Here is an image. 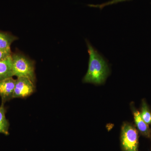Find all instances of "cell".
<instances>
[{"label":"cell","instance_id":"obj_1","mask_svg":"<svg viewBox=\"0 0 151 151\" xmlns=\"http://www.w3.org/2000/svg\"><path fill=\"white\" fill-rule=\"evenodd\" d=\"M86 42L89 58L88 70L83 82L96 85L104 84L110 73L108 62L88 40Z\"/></svg>","mask_w":151,"mask_h":151},{"label":"cell","instance_id":"obj_6","mask_svg":"<svg viewBox=\"0 0 151 151\" xmlns=\"http://www.w3.org/2000/svg\"><path fill=\"white\" fill-rule=\"evenodd\" d=\"M132 109L137 129L144 137L151 138V132L149 125L144 122L139 111L137 110L133 105L132 106Z\"/></svg>","mask_w":151,"mask_h":151},{"label":"cell","instance_id":"obj_4","mask_svg":"<svg viewBox=\"0 0 151 151\" xmlns=\"http://www.w3.org/2000/svg\"><path fill=\"white\" fill-rule=\"evenodd\" d=\"M35 90L34 83L29 78L26 77H17L13 98H23L29 97Z\"/></svg>","mask_w":151,"mask_h":151},{"label":"cell","instance_id":"obj_12","mask_svg":"<svg viewBox=\"0 0 151 151\" xmlns=\"http://www.w3.org/2000/svg\"><path fill=\"white\" fill-rule=\"evenodd\" d=\"M12 55L11 49L3 50L0 49V61L5 59Z\"/></svg>","mask_w":151,"mask_h":151},{"label":"cell","instance_id":"obj_5","mask_svg":"<svg viewBox=\"0 0 151 151\" xmlns=\"http://www.w3.org/2000/svg\"><path fill=\"white\" fill-rule=\"evenodd\" d=\"M15 83L16 80L12 77L0 81V97L2 103L5 104L13 99Z\"/></svg>","mask_w":151,"mask_h":151},{"label":"cell","instance_id":"obj_10","mask_svg":"<svg viewBox=\"0 0 151 151\" xmlns=\"http://www.w3.org/2000/svg\"><path fill=\"white\" fill-rule=\"evenodd\" d=\"M140 113L141 116L144 122L148 125L151 124V113L145 100L142 101Z\"/></svg>","mask_w":151,"mask_h":151},{"label":"cell","instance_id":"obj_11","mask_svg":"<svg viewBox=\"0 0 151 151\" xmlns=\"http://www.w3.org/2000/svg\"><path fill=\"white\" fill-rule=\"evenodd\" d=\"M129 1H131V0H111V1H109L107 2L103 3L101 4H89L88 5V6L91 7L97 8H99L100 9L102 10V9L104 8L105 6H107L116 4H118V3Z\"/></svg>","mask_w":151,"mask_h":151},{"label":"cell","instance_id":"obj_3","mask_svg":"<svg viewBox=\"0 0 151 151\" xmlns=\"http://www.w3.org/2000/svg\"><path fill=\"white\" fill-rule=\"evenodd\" d=\"M139 133L132 124L124 123L121 134V146L123 151H139Z\"/></svg>","mask_w":151,"mask_h":151},{"label":"cell","instance_id":"obj_2","mask_svg":"<svg viewBox=\"0 0 151 151\" xmlns=\"http://www.w3.org/2000/svg\"><path fill=\"white\" fill-rule=\"evenodd\" d=\"M13 75L28 78L34 83L35 80L33 62L27 58L20 54L12 55Z\"/></svg>","mask_w":151,"mask_h":151},{"label":"cell","instance_id":"obj_9","mask_svg":"<svg viewBox=\"0 0 151 151\" xmlns=\"http://www.w3.org/2000/svg\"><path fill=\"white\" fill-rule=\"evenodd\" d=\"M17 38L6 33L0 32V49L10 50L12 43Z\"/></svg>","mask_w":151,"mask_h":151},{"label":"cell","instance_id":"obj_8","mask_svg":"<svg viewBox=\"0 0 151 151\" xmlns=\"http://www.w3.org/2000/svg\"><path fill=\"white\" fill-rule=\"evenodd\" d=\"M6 112L4 104L1 103L0 106V133L7 136L9 134V131L10 124L6 118Z\"/></svg>","mask_w":151,"mask_h":151},{"label":"cell","instance_id":"obj_7","mask_svg":"<svg viewBox=\"0 0 151 151\" xmlns=\"http://www.w3.org/2000/svg\"><path fill=\"white\" fill-rule=\"evenodd\" d=\"M14 76L12 69V55L0 61V81Z\"/></svg>","mask_w":151,"mask_h":151}]
</instances>
